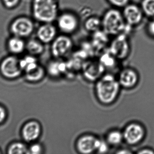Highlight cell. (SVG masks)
<instances>
[{"instance_id":"obj_17","label":"cell","mask_w":154,"mask_h":154,"mask_svg":"<svg viewBox=\"0 0 154 154\" xmlns=\"http://www.w3.org/2000/svg\"><path fill=\"white\" fill-rule=\"evenodd\" d=\"M105 140L109 146H118L124 141L123 132L116 129L109 130L106 134Z\"/></svg>"},{"instance_id":"obj_15","label":"cell","mask_w":154,"mask_h":154,"mask_svg":"<svg viewBox=\"0 0 154 154\" xmlns=\"http://www.w3.org/2000/svg\"><path fill=\"white\" fill-rule=\"evenodd\" d=\"M137 72L131 68H125L119 72L117 79L121 87L131 89L136 86L138 81Z\"/></svg>"},{"instance_id":"obj_29","label":"cell","mask_w":154,"mask_h":154,"mask_svg":"<svg viewBox=\"0 0 154 154\" xmlns=\"http://www.w3.org/2000/svg\"><path fill=\"white\" fill-rule=\"evenodd\" d=\"M6 117V112L3 107L0 105V124L5 120Z\"/></svg>"},{"instance_id":"obj_28","label":"cell","mask_w":154,"mask_h":154,"mask_svg":"<svg viewBox=\"0 0 154 154\" xmlns=\"http://www.w3.org/2000/svg\"><path fill=\"white\" fill-rule=\"evenodd\" d=\"M5 7L8 8H12L18 5L20 0H2Z\"/></svg>"},{"instance_id":"obj_27","label":"cell","mask_w":154,"mask_h":154,"mask_svg":"<svg viewBox=\"0 0 154 154\" xmlns=\"http://www.w3.org/2000/svg\"><path fill=\"white\" fill-rule=\"evenodd\" d=\"M146 31L151 37L154 38V19H150L146 25Z\"/></svg>"},{"instance_id":"obj_19","label":"cell","mask_w":154,"mask_h":154,"mask_svg":"<svg viewBox=\"0 0 154 154\" xmlns=\"http://www.w3.org/2000/svg\"><path fill=\"white\" fill-rule=\"evenodd\" d=\"M84 28L86 31L91 33L101 30V18L95 15L89 16L84 21Z\"/></svg>"},{"instance_id":"obj_7","label":"cell","mask_w":154,"mask_h":154,"mask_svg":"<svg viewBox=\"0 0 154 154\" xmlns=\"http://www.w3.org/2000/svg\"><path fill=\"white\" fill-rule=\"evenodd\" d=\"M101 140L95 135L86 134L79 137L76 141L75 147L77 152L82 154L97 153Z\"/></svg>"},{"instance_id":"obj_14","label":"cell","mask_w":154,"mask_h":154,"mask_svg":"<svg viewBox=\"0 0 154 154\" xmlns=\"http://www.w3.org/2000/svg\"><path fill=\"white\" fill-rule=\"evenodd\" d=\"M105 69L99 61L97 62H88L83 68V76L89 81H96L104 75Z\"/></svg>"},{"instance_id":"obj_9","label":"cell","mask_w":154,"mask_h":154,"mask_svg":"<svg viewBox=\"0 0 154 154\" xmlns=\"http://www.w3.org/2000/svg\"><path fill=\"white\" fill-rule=\"evenodd\" d=\"M34 28L32 20L28 17H21L12 22L10 30L14 36L23 38L30 36L34 31Z\"/></svg>"},{"instance_id":"obj_13","label":"cell","mask_w":154,"mask_h":154,"mask_svg":"<svg viewBox=\"0 0 154 154\" xmlns=\"http://www.w3.org/2000/svg\"><path fill=\"white\" fill-rule=\"evenodd\" d=\"M58 31L57 25L53 23H42L36 32L37 39L44 44L51 43L57 36Z\"/></svg>"},{"instance_id":"obj_18","label":"cell","mask_w":154,"mask_h":154,"mask_svg":"<svg viewBox=\"0 0 154 154\" xmlns=\"http://www.w3.org/2000/svg\"><path fill=\"white\" fill-rule=\"evenodd\" d=\"M7 47L9 51L11 53L20 54L26 49V43L23 41L22 38L14 36L8 40Z\"/></svg>"},{"instance_id":"obj_11","label":"cell","mask_w":154,"mask_h":154,"mask_svg":"<svg viewBox=\"0 0 154 154\" xmlns=\"http://www.w3.org/2000/svg\"><path fill=\"white\" fill-rule=\"evenodd\" d=\"M122 132L124 141L130 145L138 143L145 135L144 129L141 125L137 123L128 125Z\"/></svg>"},{"instance_id":"obj_31","label":"cell","mask_w":154,"mask_h":154,"mask_svg":"<svg viewBox=\"0 0 154 154\" xmlns=\"http://www.w3.org/2000/svg\"><path fill=\"white\" fill-rule=\"evenodd\" d=\"M154 153L153 151L149 149H144L139 152V153L140 154H153Z\"/></svg>"},{"instance_id":"obj_5","label":"cell","mask_w":154,"mask_h":154,"mask_svg":"<svg viewBox=\"0 0 154 154\" xmlns=\"http://www.w3.org/2000/svg\"><path fill=\"white\" fill-rule=\"evenodd\" d=\"M131 50L128 35L121 33L115 36L109 42L108 51L118 60L126 58Z\"/></svg>"},{"instance_id":"obj_21","label":"cell","mask_w":154,"mask_h":154,"mask_svg":"<svg viewBox=\"0 0 154 154\" xmlns=\"http://www.w3.org/2000/svg\"><path fill=\"white\" fill-rule=\"evenodd\" d=\"M66 69V63L60 61H55L48 64L47 71L51 77H57L61 75Z\"/></svg>"},{"instance_id":"obj_2","label":"cell","mask_w":154,"mask_h":154,"mask_svg":"<svg viewBox=\"0 0 154 154\" xmlns=\"http://www.w3.org/2000/svg\"><path fill=\"white\" fill-rule=\"evenodd\" d=\"M101 19V30L109 36L128 34L132 29L126 24L122 11L118 8L113 7L106 10Z\"/></svg>"},{"instance_id":"obj_32","label":"cell","mask_w":154,"mask_h":154,"mask_svg":"<svg viewBox=\"0 0 154 154\" xmlns=\"http://www.w3.org/2000/svg\"><path fill=\"white\" fill-rule=\"evenodd\" d=\"M1 152H0V154H1Z\"/></svg>"},{"instance_id":"obj_1","label":"cell","mask_w":154,"mask_h":154,"mask_svg":"<svg viewBox=\"0 0 154 154\" xmlns=\"http://www.w3.org/2000/svg\"><path fill=\"white\" fill-rule=\"evenodd\" d=\"M121 88L117 78L110 73L104 74L96 81L95 96L100 104L109 105L117 99Z\"/></svg>"},{"instance_id":"obj_10","label":"cell","mask_w":154,"mask_h":154,"mask_svg":"<svg viewBox=\"0 0 154 154\" xmlns=\"http://www.w3.org/2000/svg\"><path fill=\"white\" fill-rule=\"evenodd\" d=\"M20 60L14 56L4 59L0 64V72L7 79H14L20 76L22 69L20 67Z\"/></svg>"},{"instance_id":"obj_3","label":"cell","mask_w":154,"mask_h":154,"mask_svg":"<svg viewBox=\"0 0 154 154\" xmlns=\"http://www.w3.org/2000/svg\"><path fill=\"white\" fill-rule=\"evenodd\" d=\"M32 15L34 19L42 23H54L59 14L58 0H33Z\"/></svg>"},{"instance_id":"obj_16","label":"cell","mask_w":154,"mask_h":154,"mask_svg":"<svg viewBox=\"0 0 154 154\" xmlns=\"http://www.w3.org/2000/svg\"><path fill=\"white\" fill-rule=\"evenodd\" d=\"M25 72V78L27 80L31 82H38L43 79L46 75V70L42 66L38 64Z\"/></svg>"},{"instance_id":"obj_20","label":"cell","mask_w":154,"mask_h":154,"mask_svg":"<svg viewBox=\"0 0 154 154\" xmlns=\"http://www.w3.org/2000/svg\"><path fill=\"white\" fill-rule=\"evenodd\" d=\"M26 49L29 54L36 57L44 52V44L38 39H32L26 43Z\"/></svg>"},{"instance_id":"obj_23","label":"cell","mask_w":154,"mask_h":154,"mask_svg":"<svg viewBox=\"0 0 154 154\" xmlns=\"http://www.w3.org/2000/svg\"><path fill=\"white\" fill-rule=\"evenodd\" d=\"M9 154H29V148L23 143L17 142L13 143L8 147Z\"/></svg>"},{"instance_id":"obj_12","label":"cell","mask_w":154,"mask_h":154,"mask_svg":"<svg viewBox=\"0 0 154 154\" xmlns=\"http://www.w3.org/2000/svg\"><path fill=\"white\" fill-rule=\"evenodd\" d=\"M42 127L36 120H31L23 125L22 136L25 142L33 143L39 139L42 134Z\"/></svg>"},{"instance_id":"obj_22","label":"cell","mask_w":154,"mask_h":154,"mask_svg":"<svg viewBox=\"0 0 154 154\" xmlns=\"http://www.w3.org/2000/svg\"><path fill=\"white\" fill-rule=\"evenodd\" d=\"M140 5L146 17L154 19V0H142Z\"/></svg>"},{"instance_id":"obj_4","label":"cell","mask_w":154,"mask_h":154,"mask_svg":"<svg viewBox=\"0 0 154 154\" xmlns=\"http://www.w3.org/2000/svg\"><path fill=\"white\" fill-rule=\"evenodd\" d=\"M56 22L58 30L61 33L67 35L75 33L79 27V17L70 11H65L59 13Z\"/></svg>"},{"instance_id":"obj_24","label":"cell","mask_w":154,"mask_h":154,"mask_svg":"<svg viewBox=\"0 0 154 154\" xmlns=\"http://www.w3.org/2000/svg\"><path fill=\"white\" fill-rule=\"evenodd\" d=\"M107 2L114 8L123 9L131 2V0H106Z\"/></svg>"},{"instance_id":"obj_26","label":"cell","mask_w":154,"mask_h":154,"mask_svg":"<svg viewBox=\"0 0 154 154\" xmlns=\"http://www.w3.org/2000/svg\"><path fill=\"white\" fill-rule=\"evenodd\" d=\"M109 147L110 146L108 144L106 141H102L98 149L97 153H106L109 151Z\"/></svg>"},{"instance_id":"obj_25","label":"cell","mask_w":154,"mask_h":154,"mask_svg":"<svg viewBox=\"0 0 154 154\" xmlns=\"http://www.w3.org/2000/svg\"><path fill=\"white\" fill-rule=\"evenodd\" d=\"M44 151V147L38 143H34L29 148V154H41L43 153Z\"/></svg>"},{"instance_id":"obj_6","label":"cell","mask_w":154,"mask_h":154,"mask_svg":"<svg viewBox=\"0 0 154 154\" xmlns=\"http://www.w3.org/2000/svg\"><path fill=\"white\" fill-rule=\"evenodd\" d=\"M51 44V53L56 59L66 57L74 47V42L69 35L63 33L57 35Z\"/></svg>"},{"instance_id":"obj_30","label":"cell","mask_w":154,"mask_h":154,"mask_svg":"<svg viewBox=\"0 0 154 154\" xmlns=\"http://www.w3.org/2000/svg\"><path fill=\"white\" fill-rule=\"evenodd\" d=\"M116 153V154H129L131 153V152H129V150L127 149H120L117 150Z\"/></svg>"},{"instance_id":"obj_8","label":"cell","mask_w":154,"mask_h":154,"mask_svg":"<svg viewBox=\"0 0 154 154\" xmlns=\"http://www.w3.org/2000/svg\"><path fill=\"white\" fill-rule=\"evenodd\" d=\"M122 12L126 23L132 28L141 24L145 17L140 5L131 2L123 8Z\"/></svg>"}]
</instances>
